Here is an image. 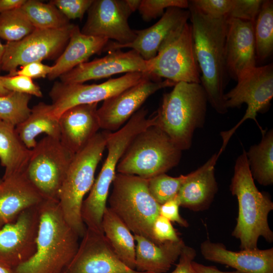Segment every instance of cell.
<instances>
[{
    "instance_id": "cell-1",
    "label": "cell",
    "mask_w": 273,
    "mask_h": 273,
    "mask_svg": "<svg viewBox=\"0 0 273 273\" xmlns=\"http://www.w3.org/2000/svg\"><path fill=\"white\" fill-rule=\"evenodd\" d=\"M189 2L195 51L202 73L200 84L212 107L223 114L228 111L224 99L229 76L225 53L228 17L211 18Z\"/></svg>"
},
{
    "instance_id": "cell-2",
    "label": "cell",
    "mask_w": 273,
    "mask_h": 273,
    "mask_svg": "<svg viewBox=\"0 0 273 273\" xmlns=\"http://www.w3.org/2000/svg\"><path fill=\"white\" fill-rule=\"evenodd\" d=\"M39 214L35 252L12 273H63L78 250L80 238L64 219L58 201L44 200Z\"/></svg>"
},
{
    "instance_id": "cell-3",
    "label": "cell",
    "mask_w": 273,
    "mask_h": 273,
    "mask_svg": "<svg viewBox=\"0 0 273 273\" xmlns=\"http://www.w3.org/2000/svg\"><path fill=\"white\" fill-rule=\"evenodd\" d=\"M246 152L244 149L236 160L230 185V190L238 203L237 223L232 235L239 240L242 250L257 248L260 237L268 243L273 241V232L268 222L273 202L267 193L256 187Z\"/></svg>"
},
{
    "instance_id": "cell-4",
    "label": "cell",
    "mask_w": 273,
    "mask_h": 273,
    "mask_svg": "<svg viewBox=\"0 0 273 273\" xmlns=\"http://www.w3.org/2000/svg\"><path fill=\"white\" fill-rule=\"evenodd\" d=\"M173 87L163 95L155 125L183 151L191 148L194 132L203 127L208 102L200 83L180 82Z\"/></svg>"
},
{
    "instance_id": "cell-5",
    "label": "cell",
    "mask_w": 273,
    "mask_h": 273,
    "mask_svg": "<svg viewBox=\"0 0 273 273\" xmlns=\"http://www.w3.org/2000/svg\"><path fill=\"white\" fill-rule=\"evenodd\" d=\"M110 132H98L74 155L59 193L58 201L64 219L80 238L86 229L81 217L82 204L94 183L95 172Z\"/></svg>"
},
{
    "instance_id": "cell-6",
    "label": "cell",
    "mask_w": 273,
    "mask_h": 273,
    "mask_svg": "<svg viewBox=\"0 0 273 273\" xmlns=\"http://www.w3.org/2000/svg\"><path fill=\"white\" fill-rule=\"evenodd\" d=\"M182 151L162 129L151 125L131 141L116 171L148 179L177 166Z\"/></svg>"
},
{
    "instance_id": "cell-7",
    "label": "cell",
    "mask_w": 273,
    "mask_h": 273,
    "mask_svg": "<svg viewBox=\"0 0 273 273\" xmlns=\"http://www.w3.org/2000/svg\"><path fill=\"white\" fill-rule=\"evenodd\" d=\"M112 185L109 208L134 235L155 242L152 228L160 215V205L150 194L148 179L117 172Z\"/></svg>"
},
{
    "instance_id": "cell-8",
    "label": "cell",
    "mask_w": 273,
    "mask_h": 273,
    "mask_svg": "<svg viewBox=\"0 0 273 273\" xmlns=\"http://www.w3.org/2000/svg\"><path fill=\"white\" fill-rule=\"evenodd\" d=\"M147 61L149 73L157 80L201 83L192 26L188 22L171 32L155 57Z\"/></svg>"
},
{
    "instance_id": "cell-9",
    "label": "cell",
    "mask_w": 273,
    "mask_h": 273,
    "mask_svg": "<svg viewBox=\"0 0 273 273\" xmlns=\"http://www.w3.org/2000/svg\"><path fill=\"white\" fill-rule=\"evenodd\" d=\"M147 113V109H140L124 126L109 133L106 146L108 151L106 158L87 197L83 201L84 207L89 212L101 214L106 209L109 189L120 158L138 133L155 124V117L148 118Z\"/></svg>"
},
{
    "instance_id": "cell-10",
    "label": "cell",
    "mask_w": 273,
    "mask_h": 273,
    "mask_svg": "<svg viewBox=\"0 0 273 273\" xmlns=\"http://www.w3.org/2000/svg\"><path fill=\"white\" fill-rule=\"evenodd\" d=\"M74 154L60 139L46 136L31 149L22 173L44 199L58 201L60 190Z\"/></svg>"
},
{
    "instance_id": "cell-11",
    "label": "cell",
    "mask_w": 273,
    "mask_h": 273,
    "mask_svg": "<svg viewBox=\"0 0 273 273\" xmlns=\"http://www.w3.org/2000/svg\"><path fill=\"white\" fill-rule=\"evenodd\" d=\"M236 85L226 94L224 99L226 109L240 108L243 104L247 109L243 118L232 128L220 132L222 146L217 153L220 156L237 129L246 120H253L263 133L256 116L258 113L267 110L273 97V66L269 64L255 67L237 80Z\"/></svg>"
},
{
    "instance_id": "cell-12",
    "label": "cell",
    "mask_w": 273,
    "mask_h": 273,
    "mask_svg": "<svg viewBox=\"0 0 273 273\" xmlns=\"http://www.w3.org/2000/svg\"><path fill=\"white\" fill-rule=\"evenodd\" d=\"M74 26L70 24L60 29L35 28L20 40L7 42L2 71L13 76L19 66L56 57L67 46Z\"/></svg>"
},
{
    "instance_id": "cell-13",
    "label": "cell",
    "mask_w": 273,
    "mask_h": 273,
    "mask_svg": "<svg viewBox=\"0 0 273 273\" xmlns=\"http://www.w3.org/2000/svg\"><path fill=\"white\" fill-rule=\"evenodd\" d=\"M152 77L142 72H130L100 84L64 83L55 82L49 96L52 100V113L59 119L66 110L78 105L98 103Z\"/></svg>"
},
{
    "instance_id": "cell-14",
    "label": "cell",
    "mask_w": 273,
    "mask_h": 273,
    "mask_svg": "<svg viewBox=\"0 0 273 273\" xmlns=\"http://www.w3.org/2000/svg\"><path fill=\"white\" fill-rule=\"evenodd\" d=\"M40 204L25 210L14 222L0 229V266L12 270L34 254Z\"/></svg>"
},
{
    "instance_id": "cell-15",
    "label": "cell",
    "mask_w": 273,
    "mask_h": 273,
    "mask_svg": "<svg viewBox=\"0 0 273 273\" xmlns=\"http://www.w3.org/2000/svg\"><path fill=\"white\" fill-rule=\"evenodd\" d=\"M176 84L169 80H157L149 77L104 100L97 109L101 129L110 132L117 131L152 94Z\"/></svg>"
},
{
    "instance_id": "cell-16",
    "label": "cell",
    "mask_w": 273,
    "mask_h": 273,
    "mask_svg": "<svg viewBox=\"0 0 273 273\" xmlns=\"http://www.w3.org/2000/svg\"><path fill=\"white\" fill-rule=\"evenodd\" d=\"M63 273H152L132 269L115 254L103 233L86 228L78 250Z\"/></svg>"
},
{
    "instance_id": "cell-17",
    "label": "cell",
    "mask_w": 273,
    "mask_h": 273,
    "mask_svg": "<svg viewBox=\"0 0 273 273\" xmlns=\"http://www.w3.org/2000/svg\"><path fill=\"white\" fill-rule=\"evenodd\" d=\"M131 13L125 0H94L81 32L120 44L130 43L136 36L128 21Z\"/></svg>"
},
{
    "instance_id": "cell-18",
    "label": "cell",
    "mask_w": 273,
    "mask_h": 273,
    "mask_svg": "<svg viewBox=\"0 0 273 273\" xmlns=\"http://www.w3.org/2000/svg\"><path fill=\"white\" fill-rule=\"evenodd\" d=\"M135 72L149 74L148 61L133 50H116L105 57L83 63L59 77L64 83H82L116 74Z\"/></svg>"
},
{
    "instance_id": "cell-19",
    "label": "cell",
    "mask_w": 273,
    "mask_h": 273,
    "mask_svg": "<svg viewBox=\"0 0 273 273\" xmlns=\"http://www.w3.org/2000/svg\"><path fill=\"white\" fill-rule=\"evenodd\" d=\"M254 23L228 18L226 65L229 76L236 81L256 67Z\"/></svg>"
},
{
    "instance_id": "cell-20",
    "label": "cell",
    "mask_w": 273,
    "mask_h": 273,
    "mask_svg": "<svg viewBox=\"0 0 273 273\" xmlns=\"http://www.w3.org/2000/svg\"><path fill=\"white\" fill-rule=\"evenodd\" d=\"M189 10L176 7L167 8L161 18L152 26L144 29L134 30L135 39L131 42L120 44L109 41L103 51H111L130 48L136 51L145 60H149L157 55L161 43L168 35L178 27L188 22Z\"/></svg>"
},
{
    "instance_id": "cell-21",
    "label": "cell",
    "mask_w": 273,
    "mask_h": 273,
    "mask_svg": "<svg viewBox=\"0 0 273 273\" xmlns=\"http://www.w3.org/2000/svg\"><path fill=\"white\" fill-rule=\"evenodd\" d=\"M200 251L206 260L225 264L240 273H273V248L244 249L236 252L221 243L203 242Z\"/></svg>"
},
{
    "instance_id": "cell-22",
    "label": "cell",
    "mask_w": 273,
    "mask_h": 273,
    "mask_svg": "<svg viewBox=\"0 0 273 273\" xmlns=\"http://www.w3.org/2000/svg\"><path fill=\"white\" fill-rule=\"evenodd\" d=\"M98 104L73 106L59 117L60 141L74 154L83 148L101 129Z\"/></svg>"
},
{
    "instance_id": "cell-23",
    "label": "cell",
    "mask_w": 273,
    "mask_h": 273,
    "mask_svg": "<svg viewBox=\"0 0 273 273\" xmlns=\"http://www.w3.org/2000/svg\"><path fill=\"white\" fill-rule=\"evenodd\" d=\"M45 200L25 175L19 173L0 181V229L14 222L25 210Z\"/></svg>"
},
{
    "instance_id": "cell-24",
    "label": "cell",
    "mask_w": 273,
    "mask_h": 273,
    "mask_svg": "<svg viewBox=\"0 0 273 273\" xmlns=\"http://www.w3.org/2000/svg\"><path fill=\"white\" fill-rule=\"evenodd\" d=\"M218 157L215 153L203 165L186 175L176 196L180 206L194 211L210 207L218 191L215 165Z\"/></svg>"
},
{
    "instance_id": "cell-25",
    "label": "cell",
    "mask_w": 273,
    "mask_h": 273,
    "mask_svg": "<svg viewBox=\"0 0 273 273\" xmlns=\"http://www.w3.org/2000/svg\"><path fill=\"white\" fill-rule=\"evenodd\" d=\"M133 236L136 243L135 269L141 272H167L179 258L185 245L182 239L157 244L143 236Z\"/></svg>"
},
{
    "instance_id": "cell-26",
    "label": "cell",
    "mask_w": 273,
    "mask_h": 273,
    "mask_svg": "<svg viewBox=\"0 0 273 273\" xmlns=\"http://www.w3.org/2000/svg\"><path fill=\"white\" fill-rule=\"evenodd\" d=\"M109 39L83 34L78 26H74L68 42L63 53L52 66L47 76L54 80L69 71L78 65L86 62L93 55L101 54Z\"/></svg>"
},
{
    "instance_id": "cell-27",
    "label": "cell",
    "mask_w": 273,
    "mask_h": 273,
    "mask_svg": "<svg viewBox=\"0 0 273 273\" xmlns=\"http://www.w3.org/2000/svg\"><path fill=\"white\" fill-rule=\"evenodd\" d=\"M15 129L22 143L30 150L36 146V138L41 133L60 140L59 119L53 115L51 105L44 102L33 106L27 118Z\"/></svg>"
},
{
    "instance_id": "cell-28",
    "label": "cell",
    "mask_w": 273,
    "mask_h": 273,
    "mask_svg": "<svg viewBox=\"0 0 273 273\" xmlns=\"http://www.w3.org/2000/svg\"><path fill=\"white\" fill-rule=\"evenodd\" d=\"M102 228L105 238L119 259L129 268L135 269L134 236L124 223L108 207L104 212Z\"/></svg>"
},
{
    "instance_id": "cell-29",
    "label": "cell",
    "mask_w": 273,
    "mask_h": 273,
    "mask_svg": "<svg viewBox=\"0 0 273 273\" xmlns=\"http://www.w3.org/2000/svg\"><path fill=\"white\" fill-rule=\"evenodd\" d=\"M30 152L19 138L15 127L0 119V161L5 167L2 178L22 173Z\"/></svg>"
},
{
    "instance_id": "cell-30",
    "label": "cell",
    "mask_w": 273,
    "mask_h": 273,
    "mask_svg": "<svg viewBox=\"0 0 273 273\" xmlns=\"http://www.w3.org/2000/svg\"><path fill=\"white\" fill-rule=\"evenodd\" d=\"M262 134L260 143L251 146L246 153L253 178L260 185L268 186L273 184L272 129Z\"/></svg>"
},
{
    "instance_id": "cell-31",
    "label": "cell",
    "mask_w": 273,
    "mask_h": 273,
    "mask_svg": "<svg viewBox=\"0 0 273 273\" xmlns=\"http://www.w3.org/2000/svg\"><path fill=\"white\" fill-rule=\"evenodd\" d=\"M20 9L35 28L60 29L71 24L70 20L50 3L26 0Z\"/></svg>"
},
{
    "instance_id": "cell-32",
    "label": "cell",
    "mask_w": 273,
    "mask_h": 273,
    "mask_svg": "<svg viewBox=\"0 0 273 273\" xmlns=\"http://www.w3.org/2000/svg\"><path fill=\"white\" fill-rule=\"evenodd\" d=\"M256 59L263 61L273 51V1H263L254 23Z\"/></svg>"
},
{
    "instance_id": "cell-33",
    "label": "cell",
    "mask_w": 273,
    "mask_h": 273,
    "mask_svg": "<svg viewBox=\"0 0 273 273\" xmlns=\"http://www.w3.org/2000/svg\"><path fill=\"white\" fill-rule=\"evenodd\" d=\"M31 97L16 92L0 96V119L15 127L23 122L30 114Z\"/></svg>"
},
{
    "instance_id": "cell-34",
    "label": "cell",
    "mask_w": 273,
    "mask_h": 273,
    "mask_svg": "<svg viewBox=\"0 0 273 273\" xmlns=\"http://www.w3.org/2000/svg\"><path fill=\"white\" fill-rule=\"evenodd\" d=\"M35 29L20 8L0 14V38L7 42L20 40Z\"/></svg>"
},
{
    "instance_id": "cell-35",
    "label": "cell",
    "mask_w": 273,
    "mask_h": 273,
    "mask_svg": "<svg viewBox=\"0 0 273 273\" xmlns=\"http://www.w3.org/2000/svg\"><path fill=\"white\" fill-rule=\"evenodd\" d=\"M186 178V175L172 177L162 173L148 179L149 191L160 205L175 198Z\"/></svg>"
},
{
    "instance_id": "cell-36",
    "label": "cell",
    "mask_w": 273,
    "mask_h": 273,
    "mask_svg": "<svg viewBox=\"0 0 273 273\" xmlns=\"http://www.w3.org/2000/svg\"><path fill=\"white\" fill-rule=\"evenodd\" d=\"M189 4L186 0H141L138 10L142 19L148 22L162 16L165 9L171 7L185 9L188 8Z\"/></svg>"
},
{
    "instance_id": "cell-37",
    "label": "cell",
    "mask_w": 273,
    "mask_h": 273,
    "mask_svg": "<svg viewBox=\"0 0 273 273\" xmlns=\"http://www.w3.org/2000/svg\"><path fill=\"white\" fill-rule=\"evenodd\" d=\"M0 80L3 86L10 92L42 97V93L39 86L30 78L23 75L1 76Z\"/></svg>"
},
{
    "instance_id": "cell-38",
    "label": "cell",
    "mask_w": 273,
    "mask_h": 273,
    "mask_svg": "<svg viewBox=\"0 0 273 273\" xmlns=\"http://www.w3.org/2000/svg\"><path fill=\"white\" fill-rule=\"evenodd\" d=\"M262 0H232L228 18L255 22L260 11Z\"/></svg>"
},
{
    "instance_id": "cell-39",
    "label": "cell",
    "mask_w": 273,
    "mask_h": 273,
    "mask_svg": "<svg viewBox=\"0 0 273 273\" xmlns=\"http://www.w3.org/2000/svg\"><path fill=\"white\" fill-rule=\"evenodd\" d=\"M94 0H52L50 3L56 7L69 20L82 19Z\"/></svg>"
},
{
    "instance_id": "cell-40",
    "label": "cell",
    "mask_w": 273,
    "mask_h": 273,
    "mask_svg": "<svg viewBox=\"0 0 273 273\" xmlns=\"http://www.w3.org/2000/svg\"><path fill=\"white\" fill-rule=\"evenodd\" d=\"M190 3L200 12L212 18L228 16L232 0H193Z\"/></svg>"
},
{
    "instance_id": "cell-41",
    "label": "cell",
    "mask_w": 273,
    "mask_h": 273,
    "mask_svg": "<svg viewBox=\"0 0 273 273\" xmlns=\"http://www.w3.org/2000/svg\"><path fill=\"white\" fill-rule=\"evenodd\" d=\"M152 233L154 241L157 244L167 241L177 242L181 239L171 221L160 215L153 223Z\"/></svg>"
},
{
    "instance_id": "cell-42",
    "label": "cell",
    "mask_w": 273,
    "mask_h": 273,
    "mask_svg": "<svg viewBox=\"0 0 273 273\" xmlns=\"http://www.w3.org/2000/svg\"><path fill=\"white\" fill-rule=\"evenodd\" d=\"M179 204L176 196L160 205V215L171 222H174L183 227H188V222L183 218L179 212Z\"/></svg>"
},
{
    "instance_id": "cell-43",
    "label": "cell",
    "mask_w": 273,
    "mask_h": 273,
    "mask_svg": "<svg viewBox=\"0 0 273 273\" xmlns=\"http://www.w3.org/2000/svg\"><path fill=\"white\" fill-rule=\"evenodd\" d=\"M196 256V250L185 245L179 256L178 263L171 273H198L192 265V262Z\"/></svg>"
},
{
    "instance_id": "cell-44",
    "label": "cell",
    "mask_w": 273,
    "mask_h": 273,
    "mask_svg": "<svg viewBox=\"0 0 273 273\" xmlns=\"http://www.w3.org/2000/svg\"><path fill=\"white\" fill-rule=\"evenodd\" d=\"M52 66L41 62H33L25 65L15 72L14 75H23L31 78H45L50 73Z\"/></svg>"
},
{
    "instance_id": "cell-45",
    "label": "cell",
    "mask_w": 273,
    "mask_h": 273,
    "mask_svg": "<svg viewBox=\"0 0 273 273\" xmlns=\"http://www.w3.org/2000/svg\"><path fill=\"white\" fill-rule=\"evenodd\" d=\"M26 0H0V14L20 8Z\"/></svg>"
},
{
    "instance_id": "cell-46",
    "label": "cell",
    "mask_w": 273,
    "mask_h": 273,
    "mask_svg": "<svg viewBox=\"0 0 273 273\" xmlns=\"http://www.w3.org/2000/svg\"><path fill=\"white\" fill-rule=\"evenodd\" d=\"M192 265L198 273H240L238 271H223L214 266H208L193 261Z\"/></svg>"
},
{
    "instance_id": "cell-47",
    "label": "cell",
    "mask_w": 273,
    "mask_h": 273,
    "mask_svg": "<svg viewBox=\"0 0 273 273\" xmlns=\"http://www.w3.org/2000/svg\"><path fill=\"white\" fill-rule=\"evenodd\" d=\"M125 2L131 13H133L138 10L141 0H125Z\"/></svg>"
},
{
    "instance_id": "cell-48",
    "label": "cell",
    "mask_w": 273,
    "mask_h": 273,
    "mask_svg": "<svg viewBox=\"0 0 273 273\" xmlns=\"http://www.w3.org/2000/svg\"><path fill=\"white\" fill-rule=\"evenodd\" d=\"M5 53V45L0 40V72L2 71V61Z\"/></svg>"
},
{
    "instance_id": "cell-49",
    "label": "cell",
    "mask_w": 273,
    "mask_h": 273,
    "mask_svg": "<svg viewBox=\"0 0 273 273\" xmlns=\"http://www.w3.org/2000/svg\"><path fill=\"white\" fill-rule=\"evenodd\" d=\"M10 91L7 89L2 84L0 80V96H5L8 95Z\"/></svg>"
},
{
    "instance_id": "cell-50",
    "label": "cell",
    "mask_w": 273,
    "mask_h": 273,
    "mask_svg": "<svg viewBox=\"0 0 273 273\" xmlns=\"http://www.w3.org/2000/svg\"><path fill=\"white\" fill-rule=\"evenodd\" d=\"M0 273H12L11 270L0 266Z\"/></svg>"
},
{
    "instance_id": "cell-51",
    "label": "cell",
    "mask_w": 273,
    "mask_h": 273,
    "mask_svg": "<svg viewBox=\"0 0 273 273\" xmlns=\"http://www.w3.org/2000/svg\"><path fill=\"white\" fill-rule=\"evenodd\" d=\"M1 180V179H0V181Z\"/></svg>"
}]
</instances>
